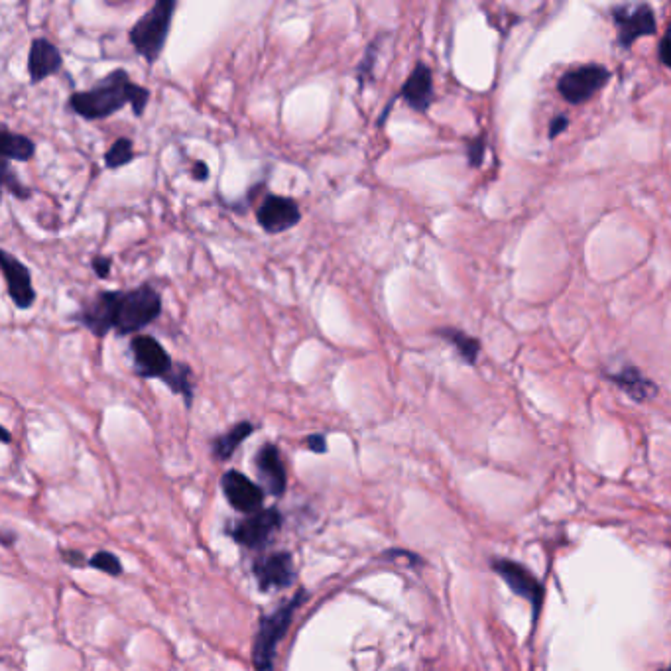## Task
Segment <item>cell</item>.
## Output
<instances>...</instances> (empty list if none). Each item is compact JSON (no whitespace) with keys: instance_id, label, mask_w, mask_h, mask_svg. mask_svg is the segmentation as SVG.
<instances>
[{"instance_id":"1","label":"cell","mask_w":671,"mask_h":671,"mask_svg":"<svg viewBox=\"0 0 671 671\" xmlns=\"http://www.w3.org/2000/svg\"><path fill=\"white\" fill-rule=\"evenodd\" d=\"M150 103V91L136 85L126 69H113L91 89L77 91L69 97V109L83 121H105L117 115L126 105L134 117H142Z\"/></svg>"},{"instance_id":"2","label":"cell","mask_w":671,"mask_h":671,"mask_svg":"<svg viewBox=\"0 0 671 671\" xmlns=\"http://www.w3.org/2000/svg\"><path fill=\"white\" fill-rule=\"evenodd\" d=\"M134 372L146 380H162L174 394L182 396L185 408L193 406V368L176 363L164 345L152 335H136L130 341Z\"/></svg>"},{"instance_id":"3","label":"cell","mask_w":671,"mask_h":671,"mask_svg":"<svg viewBox=\"0 0 671 671\" xmlns=\"http://www.w3.org/2000/svg\"><path fill=\"white\" fill-rule=\"evenodd\" d=\"M176 8V0H158L148 12H144L136 20V24L128 32V42L132 44L134 52L150 65L160 60L166 48Z\"/></svg>"},{"instance_id":"4","label":"cell","mask_w":671,"mask_h":671,"mask_svg":"<svg viewBox=\"0 0 671 671\" xmlns=\"http://www.w3.org/2000/svg\"><path fill=\"white\" fill-rule=\"evenodd\" d=\"M304 601L305 593L300 591L286 605H282L276 612L262 618V624L258 628V634H256V640H254V646H252V662H254L256 671L274 670V660H276L278 646H280L282 638L286 636V632L290 630L292 620H294L298 609L304 605Z\"/></svg>"},{"instance_id":"5","label":"cell","mask_w":671,"mask_h":671,"mask_svg":"<svg viewBox=\"0 0 671 671\" xmlns=\"http://www.w3.org/2000/svg\"><path fill=\"white\" fill-rule=\"evenodd\" d=\"M162 315V296L152 284H140L132 290H121L117 309V335H140Z\"/></svg>"},{"instance_id":"6","label":"cell","mask_w":671,"mask_h":671,"mask_svg":"<svg viewBox=\"0 0 671 671\" xmlns=\"http://www.w3.org/2000/svg\"><path fill=\"white\" fill-rule=\"evenodd\" d=\"M609 77V69L603 65H595V63L579 65L561 75L557 89L567 103L583 105L607 85Z\"/></svg>"},{"instance_id":"7","label":"cell","mask_w":671,"mask_h":671,"mask_svg":"<svg viewBox=\"0 0 671 671\" xmlns=\"http://www.w3.org/2000/svg\"><path fill=\"white\" fill-rule=\"evenodd\" d=\"M121 290H105L95 298L83 302L79 311L71 315L73 321L89 329L95 337L103 339L117 327V309H119Z\"/></svg>"},{"instance_id":"8","label":"cell","mask_w":671,"mask_h":671,"mask_svg":"<svg viewBox=\"0 0 671 671\" xmlns=\"http://www.w3.org/2000/svg\"><path fill=\"white\" fill-rule=\"evenodd\" d=\"M494 573L510 587V591L522 599H526L534 609V620L538 618V612L544 605V585L538 581V577L526 569L522 563H516L512 559L494 557L492 559Z\"/></svg>"},{"instance_id":"9","label":"cell","mask_w":671,"mask_h":671,"mask_svg":"<svg viewBox=\"0 0 671 671\" xmlns=\"http://www.w3.org/2000/svg\"><path fill=\"white\" fill-rule=\"evenodd\" d=\"M300 221L302 211L298 201L292 197L268 193L256 209V223L270 237L294 229L296 225H300Z\"/></svg>"},{"instance_id":"10","label":"cell","mask_w":671,"mask_h":671,"mask_svg":"<svg viewBox=\"0 0 671 671\" xmlns=\"http://www.w3.org/2000/svg\"><path fill=\"white\" fill-rule=\"evenodd\" d=\"M0 270H2L6 292L12 304L22 311L36 304V290L32 284V274H30V268L22 260L12 256L8 250H0Z\"/></svg>"},{"instance_id":"11","label":"cell","mask_w":671,"mask_h":671,"mask_svg":"<svg viewBox=\"0 0 671 671\" xmlns=\"http://www.w3.org/2000/svg\"><path fill=\"white\" fill-rule=\"evenodd\" d=\"M614 24L624 48H630L638 38L656 34V18L648 4H624L614 8Z\"/></svg>"},{"instance_id":"12","label":"cell","mask_w":671,"mask_h":671,"mask_svg":"<svg viewBox=\"0 0 671 671\" xmlns=\"http://www.w3.org/2000/svg\"><path fill=\"white\" fill-rule=\"evenodd\" d=\"M282 526V514L276 508L260 510L233 526V538L244 548H262Z\"/></svg>"},{"instance_id":"13","label":"cell","mask_w":671,"mask_h":671,"mask_svg":"<svg viewBox=\"0 0 671 671\" xmlns=\"http://www.w3.org/2000/svg\"><path fill=\"white\" fill-rule=\"evenodd\" d=\"M252 571L262 591L284 589L292 585L296 579L294 559L288 551H276L266 557H260L258 561H254Z\"/></svg>"},{"instance_id":"14","label":"cell","mask_w":671,"mask_h":671,"mask_svg":"<svg viewBox=\"0 0 671 671\" xmlns=\"http://www.w3.org/2000/svg\"><path fill=\"white\" fill-rule=\"evenodd\" d=\"M221 488L229 504L243 514H256L264 502V490L239 471H227L221 479Z\"/></svg>"},{"instance_id":"15","label":"cell","mask_w":671,"mask_h":671,"mask_svg":"<svg viewBox=\"0 0 671 671\" xmlns=\"http://www.w3.org/2000/svg\"><path fill=\"white\" fill-rule=\"evenodd\" d=\"M63 67L60 48L48 38H36L28 50V75L30 83L38 85L48 77L58 75Z\"/></svg>"},{"instance_id":"16","label":"cell","mask_w":671,"mask_h":671,"mask_svg":"<svg viewBox=\"0 0 671 671\" xmlns=\"http://www.w3.org/2000/svg\"><path fill=\"white\" fill-rule=\"evenodd\" d=\"M396 99H402L416 113L429 111L433 103V73L426 63H416Z\"/></svg>"},{"instance_id":"17","label":"cell","mask_w":671,"mask_h":671,"mask_svg":"<svg viewBox=\"0 0 671 671\" xmlns=\"http://www.w3.org/2000/svg\"><path fill=\"white\" fill-rule=\"evenodd\" d=\"M254 465L272 496H282L286 492L288 475H286V467L280 457V451L274 443H264L258 449L254 457Z\"/></svg>"},{"instance_id":"18","label":"cell","mask_w":671,"mask_h":671,"mask_svg":"<svg viewBox=\"0 0 671 671\" xmlns=\"http://www.w3.org/2000/svg\"><path fill=\"white\" fill-rule=\"evenodd\" d=\"M610 382H614L620 390H624L630 398H634L636 402H646L652 396H656L658 388L654 382H650L638 368L634 366H626L614 374L607 376Z\"/></svg>"},{"instance_id":"19","label":"cell","mask_w":671,"mask_h":671,"mask_svg":"<svg viewBox=\"0 0 671 671\" xmlns=\"http://www.w3.org/2000/svg\"><path fill=\"white\" fill-rule=\"evenodd\" d=\"M0 156L6 162H30L36 156V142L24 134L12 132L2 126L0 132Z\"/></svg>"},{"instance_id":"20","label":"cell","mask_w":671,"mask_h":671,"mask_svg":"<svg viewBox=\"0 0 671 671\" xmlns=\"http://www.w3.org/2000/svg\"><path fill=\"white\" fill-rule=\"evenodd\" d=\"M254 431V424L250 422H239L235 426L231 427L229 431H225L223 435L215 437L213 443H211V449H213V455L219 459V461H227L233 457V453L243 445L244 439Z\"/></svg>"},{"instance_id":"21","label":"cell","mask_w":671,"mask_h":671,"mask_svg":"<svg viewBox=\"0 0 671 671\" xmlns=\"http://www.w3.org/2000/svg\"><path fill=\"white\" fill-rule=\"evenodd\" d=\"M433 333L437 337L445 339L447 343H451L457 349V353L465 359L467 365H475L477 363L479 353H481V343L475 337L467 335L461 329H453V327H441V329H435Z\"/></svg>"},{"instance_id":"22","label":"cell","mask_w":671,"mask_h":671,"mask_svg":"<svg viewBox=\"0 0 671 671\" xmlns=\"http://www.w3.org/2000/svg\"><path fill=\"white\" fill-rule=\"evenodd\" d=\"M136 152H134V144L130 138H119L107 152H105V166L113 172L121 170L124 166H128L130 162H134Z\"/></svg>"},{"instance_id":"23","label":"cell","mask_w":671,"mask_h":671,"mask_svg":"<svg viewBox=\"0 0 671 671\" xmlns=\"http://www.w3.org/2000/svg\"><path fill=\"white\" fill-rule=\"evenodd\" d=\"M380 46H382V36H380V38H374V40L368 44L365 56H363V60H361L359 67H357V79H359V89H361V91L365 89L366 83L374 81V63H376V58H378Z\"/></svg>"},{"instance_id":"24","label":"cell","mask_w":671,"mask_h":671,"mask_svg":"<svg viewBox=\"0 0 671 671\" xmlns=\"http://www.w3.org/2000/svg\"><path fill=\"white\" fill-rule=\"evenodd\" d=\"M2 187L12 195L16 197L18 201H28L32 197V189L28 185H24L22 180L12 172L10 168V162L4 160L2 164Z\"/></svg>"},{"instance_id":"25","label":"cell","mask_w":671,"mask_h":671,"mask_svg":"<svg viewBox=\"0 0 671 671\" xmlns=\"http://www.w3.org/2000/svg\"><path fill=\"white\" fill-rule=\"evenodd\" d=\"M91 565H93L95 569L107 573V575H115V577H117V575H121L122 573V565L121 561H119V557L113 555V553H109V551H99V553H95L93 559H91Z\"/></svg>"},{"instance_id":"26","label":"cell","mask_w":671,"mask_h":671,"mask_svg":"<svg viewBox=\"0 0 671 671\" xmlns=\"http://www.w3.org/2000/svg\"><path fill=\"white\" fill-rule=\"evenodd\" d=\"M485 148H487V142H485V136H479L475 140H471L467 144V158H469V164L473 168H479L485 160Z\"/></svg>"},{"instance_id":"27","label":"cell","mask_w":671,"mask_h":671,"mask_svg":"<svg viewBox=\"0 0 671 671\" xmlns=\"http://www.w3.org/2000/svg\"><path fill=\"white\" fill-rule=\"evenodd\" d=\"M91 268L95 272V276L99 280H107L111 276V268H113V258L111 256H105V254H97L93 260H91Z\"/></svg>"},{"instance_id":"28","label":"cell","mask_w":671,"mask_h":671,"mask_svg":"<svg viewBox=\"0 0 671 671\" xmlns=\"http://www.w3.org/2000/svg\"><path fill=\"white\" fill-rule=\"evenodd\" d=\"M305 445H307V449L313 451V453H325V451H327V439H325V435H321V433H313V435H309V437L305 439Z\"/></svg>"},{"instance_id":"29","label":"cell","mask_w":671,"mask_h":671,"mask_svg":"<svg viewBox=\"0 0 671 671\" xmlns=\"http://www.w3.org/2000/svg\"><path fill=\"white\" fill-rule=\"evenodd\" d=\"M191 178L195 182H205L209 178V166L203 160H193L191 162Z\"/></svg>"},{"instance_id":"30","label":"cell","mask_w":671,"mask_h":671,"mask_svg":"<svg viewBox=\"0 0 671 671\" xmlns=\"http://www.w3.org/2000/svg\"><path fill=\"white\" fill-rule=\"evenodd\" d=\"M660 60L671 69V26L668 28L662 44H660Z\"/></svg>"},{"instance_id":"31","label":"cell","mask_w":671,"mask_h":671,"mask_svg":"<svg viewBox=\"0 0 671 671\" xmlns=\"http://www.w3.org/2000/svg\"><path fill=\"white\" fill-rule=\"evenodd\" d=\"M567 124H569V121H567V117H555L553 121H551V124H549V138H555L557 134H561L565 128H567Z\"/></svg>"},{"instance_id":"32","label":"cell","mask_w":671,"mask_h":671,"mask_svg":"<svg viewBox=\"0 0 671 671\" xmlns=\"http://www.w3.org/2000/svg\"><path fill=\"white\" fill-rule=\"evenodd\" d=\"M63 557H71L69 563H81V553H73V551H63Z\"/></svg>"},{"instance_id":"33","label":"cell","mask_w":671,"mask_h":671,"mask_svg":"<svg viewBox=\"0 0 671 671\" xmlns=\"http://www.w3.org/2000/svg\"><path fill=\"white\" fill-rule=\"evenodd\" d=\"M2 443H10V433L6 427H2Z\"/></svg>"},{"instance_id":"34","label":"cell","mask_w":671,"mask_h":671,"mask_svg":"<svg viewBox=\"0 0 671 671\" xmlns=\"http://www.w3.org/2000/svg\"><path fill=\"white\" fill-rule=\"evenodd\" d=\"M662 671H671V666H670V668H666V670H662Z\"/></svg>"}]
</instances>
